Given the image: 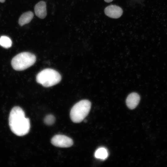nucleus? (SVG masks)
<instances>
[{
  "instance_id": "nucleus-1",
  "label": "nucleus",
  "mask_w": 167,
  "mask_h": 167,
  "mask_svg": "<svg viewBox=\"0 0 167 167\" xmlns=\"http://www.w3.org/2000/svg\"><path fill=\"white\" fill-rule=\"evenodd\" d=\"M9 123L12 131L18 136L25 135L29 131V120L25 117L24 112L19 107L15 106L12 109L9 115Z\"/></svg>"
},
{
  "instance_id": "nucleus-2",
  "label": "nucleus",
  "mask_w": 167,
  "mask_h": 167,
  "mask_svg": "<svg viewBox=\"0 0 167 167\" xmlns=\"http://www.w3.org/2000/svg\"><path fill=\"white\" fill-rule=\"evenodd\" d=\"M61 79L60 74L56 70L50 68L42 70L36 76L37 82L46 87L56 84L60 81Z\"/></svg>"
},
{
  "instance_id": "nucleus-3",
  "label": "nucleus",
  "mask_w": 167,
  "mask_h": 167,
  "mask_svg": "<svg viewBox=\"0 0 167 167\" xmlns=\"http://www.w3.org/2000/svg\"><path fill=\"white\" fill-rule=\"evenodd\" d=\"M91 105V102L87 100H81L76 103L70 111L71 120L77 123L82 122L88 114Z\"/></svg>"
},
{
  "instance_id": "nucleus-4",
  "label": "nucleus",
  "mask_w": 167,
  "mask_h": 167,
  "mask_svg": "<svg viewBox=\"0 0 167 167\" xmlns=\"http://www.w3.org/2000/svg\"><path fill=\"white\" fill-rule=\"evenodd\" d=\"M35 55L28 52L19 54L12 59L11 64L13 69L16 71H23L31 66L36 61Z\"/></svg>"
},
{
  "instance_id": "nucleus-5",
  "label": "nucleus",
  "mask_w": 167,
  "mask_h": 167,
  "mask_svg": "<svg viewBox=\"0 0 167 167\" xmlns=\"http://www.w3.org/2000/svg\"><path fill=\"white\" fill-rule=\"evenodd\" d=\"M51 143L54 146L61 148L71 147L73 144L72 139L65 135H57L54 136L51 140Z\"/></svg>"
},
{
  "instance_id": "nucleus-6",
  "label": "nucleus",
  "mask_w": 167,
  "mask_h": 167,
  "mask_svg": "<svg viewBox=\"0 0 167 167\" xmlns=\"http://www.w3.org/2000/svg\"><path fill=\"white\" fill-rule=\"evenodd\" d=\"M105 14L113 19L118 18L123 13V10L120 7L116 5H110L106 7L104 10Z\"/></svg>"
},
{
  "instance_id": "nucleus-7",
  "label": "nucleus",
  "mask_w": 167,
  "mask_h": 167,
  "mask_svg": "<svg viewBox=\"0 0 167 167\" xmlns=\"http://www.w3.org/2000/svg\"><path fill=\"white\" fill-rule=\"evenodd\" d=\"M140 100V97L138 93H132L127 97L126 100V105L130 109H134L139 104Z\"/></svg>"
},
{
  "instance_id": "nucleus-8",
  "label": "nucleus",
  "mask_w": 167,
  "mask_h": 167,
  "mask_svg": "<svg viewBox=\"0 0 167 167\" xmlns=\"http://www.w3.org/2000/svg\"><path fill=\"white\" fill-rule=\"evenodd\" d=\"M46 4L44 1H41L37 3L34 7V11L36 15L38 18L43 19L47 15Z\"/></svg>"
},
{
  "instance_id": "nucleus-9",
  "label": "nucleus",
  "mask_w": 167,
  "mask_h": 167,
  "mask_svg": "<svg viewBox=\"0 0 167 167\" xmlns=\"http://www.w3.org/2000/svg\"><path fill=\"white\" fill-rule=\"evenodd\" d=\"M34 14L31 11H28L23 14L19 20V24L21 26L28 24L32 19Z\"/></svg>"
},
{
  "instance_id": "nucleus-10",
  "label": "nucleus",
  "mask_w": 167,
  "mask_h": 167,
  "mask_svg": "<svg viewBox=\"0 0 167 167\" xmlns=\"http://www.w3.org/2000/svg\"><path fill=\"white\" fill-rule=\"evenodd\" d=\"M108 155L107 150L104 148H101L97 149L95 153V157L97 158L105 159Z\"/></svg>"
},
{
  "instance_id": "nucleus-11",
  "label": "nucleus",
  "mask_w": 167,
  "mask_h": 167,
  "mask_svg": "<svg viewBox=\"0 0 167 167\" xmlns=\"http://www.w3.org/2000/svg\"><path fill=\"white\" fill-rule=\"evenodd\" d=\"M12 44L11 40L8 36H3L0 37V45L2 47L9 48L11 46Z\"/></svg>"
},
{
  "instance_id": "nucleus-12",
  "label": "nucleus",
  "mask_w": 167,
  "mask_h": 167,
  "mask_svg": "<svg viewBox=\"0 0 167 167\" xmlns=\"http://www.w3.org/2000/svg\"><path fill=\"white\" fill-rule=\"evenodd\" d=\"M55 118L52 114H49L45 117L44 119V123L48 125H53L55 122Z\"/></svg>"
},
{
  "instance_id": "nucleus-13",
  "label": "nucleus",
  "mask_w": 167,
  "mask_h": 167,
  "mask_svg": "<svg viewBox=\"0 0 167 167\" xmlns=\"http://www.w3.org/2000/svg\"><path fill=\"white\" fill-rule=\"evenodd\" d=\"M113 0H104L107 2H110L112 1Z\"/></svg>"
},
{
  "instance_id": "nucleus-14",
  "label": "nucleus",
  "mask_w": 167,
  "mask_h": 167,
  "mask_svg": "<svg viewBox=\"0 0 167 167\" xmlns=\"http://www.w3.org/2000/svg\"><path fill=\"white\" fill-rule=\"evenodd\" d=\"M5 1V0H0V2H4Z\"/></svg>"
}]
</instances>
